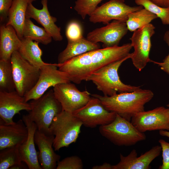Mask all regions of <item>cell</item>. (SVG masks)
<instances>
[{"label": "cell", "instance_id": "1", "mask_svg": "<svg viewBox=\"0 0 169 169\" xmlns=\"http://www.w3.org/2000/svg\"><path fill=\"white\" fill-rule=\"evenodd\" d=\"M131 43L121 46L99 49L74 57L62 64L59 69L65 73L70 81L79 84L87 81L91 74L101 68L131 54Z\"/></svg>", "mask_w": 169, "mask_h": 169}, {"label": "cell", "instance_id": "2", "mask_svg": "<svg viewBox=\"0 0 169 169\" xmlns=\"http://www.w3.org/2000/svg\"><path fill=\"white\" fill-rule=\"evenodd\" d=\"M101 101L105 108L131 121L137 114L144 111V105L154 96L149 90L140 89L136 90L116 94L112 96L91 95Z\"/></svg>", "mask_w": 169, "mask_h": 169}, {"label": "cell", "instance_id": "3", "mask_svg": "<svg viewBox=\"0 0 169 169\" xmlns=\"http://www.w3.org/2000/svg\"><path fill=\"white\" fill-rule=\"evenodd\" d=\"M130 55L121 60L108 64L92 73L87 81H91L97 89L102 92L105 96H112L119 93L131 92L140 89V86L124 84L120 80L118 74L122 64L129 59Z\"/></svg>", "mask_w": 169, "mask_h": 169}, {"label": "cell", "instance_id": "4", "mask_svg": "<svg viewBox=\"0 0 169 169\" xmlns=\"http://www.w3.org/2000/svg\"><path fill=\"white\" fill-rule=\"evenodd\" d=\"M29 103L31 109L28 114L29 117L35 123L38 130L50 135L49 128L54 119L63 110L53 89L37 99L31 100Z\"/></svg>", "mask_w": 169, "mask_h": 169}, {"label": "cell", "instance_id": "5", "mask_svg": "<svg viewBox=\"0 0 169 169\" xmlns=\"http://www.w3.org/2000/svg\"><path fill=\"white\" fill-rule=\"evenodd\" d=\"M82 125L73 114L64 110L56 116L49 128V134L54 136L53 146L55 151L76 142Z\"/></svg>", "mask_w": 169, "mask_h": 169}, {"label": "cell", "instance_id": "6", "mask_svg": "<svg viewBox=\"0 0 169 169\" xmlns=\"http://www.w3.org/2000/svg\"><path fill=\"white\" fill-rule=\"evenodd\" d=\"M101 135L114 145L119 146H130L145 140L144 133L138 131L129 121L116 114L110 123L100 126Z\"/></svg>", "mask_w": 169, "mask_h": 169}, {"label": "cell", "instance_id": "7", "mask_svg": "<svg viewBox=\"0 0 169 169\" xmlns=\"http://www.w3.org/2000/svg\"><path fill=\"white\" fill-rule=\"evenodd\" d=\"M10 60L15 90L20 95L24 96L36 84L40 69L25 59L18 51L12 54Z\"/></svg>", "mask_w": 169, "mask_h": 169}, {"label": "cell", "instance_id": "8", "mask_svg": "<svg viewBox=\"0 0 169 169\" xmlns=\"http://www.w3.org/2000/svg\"><path fill=\"white\" fill-rule=\"evenodd\" d=\"M143 8L141 6H130L125 3L124 0H110L98 6L89 16V20L94 23L105 24L112 20L126 22L129 13Z\"/></svg>", "mask_w": 169, "mask_h": 169}, {"label": "cell", "instance_id": "9", "mask_svg": "<svg viewBox=\"0 0 169 169\" xmlns=\"http://www.w3.org/2000/svg\"><path fill=\"white\" fill-rule=\"evenodd\" d=\"M155 27L150 23L133 32L130 38L134 51L131 58L132 63L139 71L142 70L151 59L149 54L151 46V38Z\"/></svg>", "mask_w": 169, "mask_h": 169}, {"label": "cell", "instance_id": "10", "mask_svg": "<svg viewBox=\"0 0 169 169\" xmlns=\"http://www.w3.org/2000/svg\"><path fill=\"white\" fill-rule=\"evenodd\" d=\"M72 114L81 121L83 125L90 128L110 123L116 115L106 109L99 99L93 97L85 105Z\"/></svg>", "mask_w": 169, "mask_h": 169}, {"label": "cell", "instance_id": "11", "mask_svg": "<svg viewBox=\"0 0 169 169\" xmlns=\"http://www.w3.org/2000/svg\"><path fill=\"white\" fill-rule=\"evenodd\" d=\"M69 82L71 81L68 75L59 69L57 64L47 63L40 68L39 77L35 86L23 96L28 102L40 98L51 87Z\"/></svg>", "mask_w": 169, "mask_h": 169}, {"label": "cell", "instance_id": "12", "mask_svg": "<svg viewBox=\"0 0 169 169\" xmlns=\"http://www.w3.org/2000/svg\"><path fill=\"white\" fill-rule=\"evenodd\" d=\"M53 90L63 110L72 114L85 105L91 98L87 91H80L70 82L58 84Z\"/></svg>", "mask_w": 169, "mask_h": 169}, {"label": "cell", "instance_id": "13", "mask_svg": "<svg viewBox=\"0 0 169 169\" xmlns=\"http://www.w3.org/2000/svg\"><path fill=\"white\" fill-rule=\"evenodd\" d=\"M131 122L140 131H169V108L163 106L139 112L131 118Z\"/></svg>", "mask_w": 169, "mask_h": 169}, {"label": "cell", "instance_id": "14", "mask_svg": "<svg viewBox=\"0 0 169 169\" xmlns=\"http://www.w3.org/2000/svg\"><path fill=\"white\" fill-rule=\"evenodd\" d=\"M128 30L126 22L117 20L89 32L86 39L95 43H103V48L118 46Z\"/></svg>", "mask_w": 169, "mask_h": 169}, {"label": "cell", "instance_id": "15", "mask_svg": "<svg viewBox=\"0 0 169 169\" xmlns=\"http://www.w3.org/2000/svg\"><path fill=\"white\" fill-rule=\"evenodd\" d=\"M31 109L29 103L26 101L23 96L16 91H0V122L6 125L14 123L13 118L21 111H29Z\"/></svg>", "mask_w": 169, "mask_h": 169}, {"label": "cell", "instance_id": "16", "mask_svg": "<svg viewBox=\"0 0 169 169\" xmlns=\"http://www.w3.org/2000/svg\"><path fill=\"white\" fill-rule=\"evenodd\" d=\"M54 136L46 134L37 129L34 135V141L39 150L38 158L43 169H56L60 156L56 154L53 146Z\"/></svg>", "mask_w": 169, "mask_h": 169}, {"label": "cell", "instance_id": "17", "mask_svg": "<svg viewBox=\"0 0 169 169\" xmlns=\"http://www.w3.org/2000/svg\"><path fill=\"white\" fill-rule=\"evenodd\" d=\"M41 3L42 8L39 9L35 8L32 3H29L27 8L26 17L33 18L41 25L54 40L61 41L63 38L60 28L55 24L57 18L51 16L48 10V0H41Z\"/></svg>", "mask_w": 169, "mask_h": 169}, {"label": "cell", "instance_id": "18", "mask_svg": "<svg viewBox=\"0 0 169 169\" xmlns=\"http://www.w3.org/2000/svg\"><path fill=\"white\" fill-rule=\"evenodd\" d=\"M161 151V146L157 145L139 157L135 149L126 156L120 154V161L113 165L112 169H150V164L160 155Z\"/></svg>", "mask_w": 169, "mask_h": 169}, {"label": "cell", "instance_id": "19", "mask_svg": "<svg viewBox=\"0 0 169 169\" xmlns=\"http://www.w3.org/2000/svg\"><path fill=\"white\" fill-rule=\"evenodd\" d=\"M22 119L28 132L27 140L18 147L22 161L29 169H42L38 161V153L35 146L34 135L37 129L36 125L29 118L28 114L23 115Z\"/></svg>", "mask_w": 169, "mask_h": 169}, {"label": "cell", "instance_id": "20", "mask_svg": "<svg viewBox=\"0 0 169 169\" xmlns=\"http://www.w3.org/2000/svg\"><path fill=\"white\" fill-rule=\"evenodd\" d=\"M28 134L27 128L22 119L12 124L0 122V150L11 147H19L27 140Z\"/></svg>", "mask_w": 169, "mask_h": 169}, {"label": "cell", "instance_id": "21", "mask_svg": "<svg viewBox=\"0 0 169 169\" xmlns=\"http://www.w3.org/2000/svg\"><path fill=\"white\" fill-rule=\"evenodd\" d=\"M22 44L14 28L2 24L0 27V60H10L12 54L18 51Z\"/></svg>", "mask_w": 169, "mask_h": 169}, {"label": "cell", "instance_id": "22", "mask_svg": "<svg viewBox=\"0 0 169 169\" xmlns=\"http://www.w3.org/2000/svg\"><path fill=\"white\" fill-rule=\"evenodd\" d=\"M68 41L66 48L58 55V64L63 63L74 57L100 48L98 43L91 42L83 37L76 40Z\"/></svg>", "mask_w": 169, "mask_h": 169}, {"label": "cell", "instance_id": "23", "mask_svg": "<svg viewBox=\"0 0 169 169\" xmlns=\"http://www.w3.org/2000/svg\"><path fill=\"white\" fill-rule=\"evenodd\" d=\"M29 3L28 0H14L8 13L6 25L12 26L21 39L23 38L26 10Z\"/></svg>", "mask_w": 169, "mask_h": 169}, {"label": "cell", "instance_id": "24", "mask_svg": "<svg viewBox=\"0 0 169 169\" xmlns=\"http://www.w3.org/2000/svg\"><path fill=\"white\" fill-rule=\"evenodd\" d=\"M21 45L18 51L20 55L30 64L40 69L47 63L42 60V51L39 43L26 38L21 39Z\"/></svg>", "mask_w": 169, "mask_h": 169}, {"label": "cell", "instance_id": "25", "mask_svg": "<svg viewBox=\"0 0 169 169\" xmlns=\"http://www.w3.org/2000/svg\"><path fill=\"white\" fill-rule=\"evenodd\" d=\"M30 19L26 18L23 30V38H28L45 45L50 43L53 39L51 36L44 28L34 24Z\"/></svg>", "mask_w": 169, "mask_h": 169}, {"label": "cell", "instance_id": "26", "mask_svg": "<svg viewBox=\"0 0 169 169\" xmlns=\"http://www.w3.org/2000/svg\"><path fill=\"white\" fill-rule=\"evenodd\" d=\"M157 18L156 15L143 8L129 13L126 23L128 30L133 32L150 23Z\"/></svg>", "mask_w": 169, "mask_h": 169}, {"label": "cell", "instance_id": "27", "mask_svg": "<svg viewBox=\"0 0 169 169\" xmlns=\"http://www.w3.org/2000/svg\"><path fill=\"white\" fill-rule=\"evenodd\" d=\"M15 90L11 60H0V91Z\"/></svg>", "mask_w": 169, "mask_h": 169}, {"label": "cell", "instance_id": "28", "mask_svg": "<svg viewBox=\"0 0 169 169\" xmlns=\"http://www.w3.org/2000/svg\"><path fill=\"white\" fill-rule=\"evenodd\" d=\"M22 161L18 146L9 147L0 150V169H8Z\"/></svg>", "mask_w": 169, "mask_h": 169}, {"label": "cell", "instance_id": "29", "mask_svg": "<svg viewBox=\"0 0 169 169\" xmlns=\"http://www.w3.org/2000/svg\"><path fill=\"white\" fill-rule=\"evenodd\" d=\"M138 6H142L159 18L164 25H169V8L158 6L149 0H135Z\"/></svg>", "mask_w": 169, "mask_h": 169}, {"label": "cell", "instance_id": "30", "mask_svg": "<svg viewBox=\"0 0 169 169\" xmlns=\"http://www.w3.org/2000/svg\"><path fill=\"white\" fill-rule=\"evenodd\" d=\"M102 0H76L74 9L84 19L87 15L90 16L92 14Z\"/></svg>", "mask_w": 169, "mask_h": 169}, {"label": "cell", "instance_id": "31", "mask_svg": "<svg viewBox=\"0 0 169 169\" xmlns=\"http://www.w3.org/2000/svg\"><path fill=\"white\" fill-rule=\"evenodd\" d=\"M83 165L78 156H73L66 157L58 162L56 169H82Z\"/></svg>", "mask_w": 169, "mask_h": 169}, {"label": "cell", "instance_id": "32", "mask_svg": "<svg viewBox=\"0 0 169 169\" xmlns=\"http://www.w3.org/2000/svg\"><path fill=\"white\" fill-rule=\"evenodd\" d=\"M65 35L68 41L75 40L82 38L83 30L81 25L77 21H70L67 25Z\"/></svg>", "mask_w": 169, "mask_h": 169}, {"label": "cell", "instance_id": "33", "mask_svg": "<svg viewBox=\"0 0 169 169\" xmlns=\"http://www.w3.org/2000/svg\"><path fill=\"white\" fill-rule=\"evenodd\" d=\"M161 147L162 164L159 169H169V142L163 139L158 141Z\"/></svg>", "mask_w": 169, "mask_h": 169}, {"label": "cell", "instance_id": "34", "mask_svg": "<svg viewBox=\"0 0 169 169\" xmlns=\"http://www.w3.org/2000/svg\"><path fill=\"white\" fill-rule=\"evenodd\" d=\"M163 40L169 48V30L166 32L163 36ZM151 62L157 64L160 69L169 75V53L162 62H157L151 60Z\"/></svg>", "mask_w": 169, "mask_h": 169}, {"label": "cell", "instance_id": "35", "mask_svg": "<svg viewBox=\"0 0 169 169\" xmlns=\"http://www.w3.org/2000/svg\"><path fill=\"white\" fill-rule=\"evenodd\" d=\"M14 0H0V21L7 20L9 11Z\"/></svg>", "mask_w": 169, "mask_h": 169}, {"label": "cell", "instance_id": "36", "mask_svg": "<svg viewBox=\"0 0 169 169\" xmlns=\"http://www.w3.org/2000/svg\"><path fill=\"white\" fill-rule=\"evenodd\" d=\"M154 3L163 7L169 8V0H149Z\"/></svg>", "mask_w": 169, "mask_h": 169}, {"label": "cell", "instance_id": "37", "mask_svg": "<svg viewBox=\"0 0 169 169\" xmlns=\"http://www.w3.org/2000/svg\"><path fill=\"white\" fill-rule=\"evenodd\" d=\"M113 165L107 163H104L100 165H95L92 167L93 169H112Z\"/></svg>", "mask_w": 169, "mask_h": 169}, {"label": "cell", "instance_id": "38", "mask_svg": "<svg viewBox=\"0 0 169 169\" xmlns=\"http://www.w3.org/2000/svg\"><path fill=\"white\" fill-rule=\"evenodd\" d=\"M28 168V167L27 165L25 166V165L23 164V162H22L20 164H18L12 166L9 169H26Z\"/></svg>", "mask_w": 169, "mask_h": 169}, {"label": "cell", "instance_id": "39", "mask_svg": "<svg viewBox=\"0 0 169 169\" xmlns=\"http://www.w3.org/2000/svg\"><path fill=\"white\" fill-rule=\"evenodd\" d=\"M159 134L163 136L169 137V131L161 130L159 131Z\"/></svg>", "mask_w": 169, "mask_h": 169}, {"label": "cell", "instance_id": "40", "mask_svg": "<svg viewBox=\"0 0 169 169\" xmlns=\"http://www.w3.org/2000/svg\"><path fill=\"white\" fill-rule=\"evenodd\" d=\"M28 1L31 3H32L33 2L36 1V0H28Z\"/></svg>", "mask_w": 169, "mask_h": 169}, {"label": "cell", "instance_id": "41", "mask_svg": "<svg viewBox=\"0 0 169 169\" xmlns=\"http://www.w3.org/2000/svg\"><path fill=\"white\" fill-rule=\"evenodd\" d=\"M166 106L169 108V104L166 105Z\"/></svg>", "mask_w": 169, "mask_h": 169}]
</instances>
